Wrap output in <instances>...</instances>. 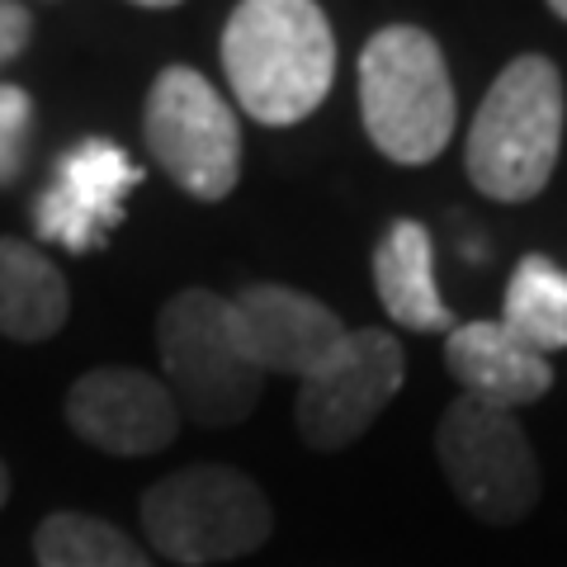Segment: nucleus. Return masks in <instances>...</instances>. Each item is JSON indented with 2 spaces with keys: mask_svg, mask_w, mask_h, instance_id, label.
<instances>
[{
  "mask_svg": "<svg viewBox=\"0 0 567 567\" xmlns=\"http://www.w3.org/2000/svg\"><path fill=\"white\" fill-rule=\"evenodd\" d=\"M406 354L393 331L383 327H360L350 331L341 350L317 369V374L298 379V402H293V425L312 450H346L354 445L379 412L402 388Z\"/></svg>",
  "mask_w": 567,
  "mask_h": 567,
  "instance_id": "nucleus-8",
  "label": "nucleus"
},
{
  "mask_svg": "<svg viewBox=\"0 0 567 567\" xmlns=\"http://www.w3.org/2000/svg\"><path fill=\"white\" fill-rule=\"evenodd\" d=\"M445 369L464 388V398L506 406V412H516L525 402H539L554 388L548 354L525 346L502 322H458L445 341Z\"/></svg>",
  "mask_w": 567,
  "mask_h": 567,
  "instance_id": "nucleus-12",
  "label": "nucleus"
},
{
  "mask_svg": "<svg viewBox=\"0 0 567 567\" xmlns=\"http://www.w3.org/2000/svg\"><path fill=\"white\" fill-rule=\"evenodd\" d=\"M71 289L66 275L39 246L0 237V336L24 346L52 341L66 327Z\"/></svg>",
  "mask_w": 567,
  "mask_h": 567,
  "instance_id": "nucleus-14",
  "label": "nucleus"
},
{
  "mask_svg": "<svg viewBox=\"0 0 567 567\" xmlns=\"http://www.w3.org/2000/svg\"><path fill=\"white\" fill-rule=\"evenodd\" d=\"M142 133L175 185L189 199L218 204L241 181V123L213 81L194 66H166L147 91Z\"/></svg>",
  "mask_w": 567,
  "mask_h": 567,
  "instance_id": "nucleus-6",
  "label": "nucleus"
},
{
  "mask_svg": "<svg viewBox=\"0 0 567 567\" xmlns=\"http://www.w3.org/2000/svg\"><path fill=\"white\" fill-rule=\"evenodd\" d=\"M360 114L369 142L398 166H425L450 147L458 100L445 52L416 24H388L360 52Z\"/></svg>",
  "mask_w": 567,
  "mask_h": 567,
  "instance_id": "nucleus-3",
  "label": "nucleus"
},
{
  "mask_svg": "<svg viewBox=\"0 0 567 567\" xmlns=\"http://www.w3.org/2000/svg\"><path fill=\"white\" fill-rule=\"evenodd\" d=\"M142 166L110 137H85L62 152L52 171L48 194L33 208V227L52 246H66L76 256L100 251L123 223V199L137 189Z\"/></svg>",
  "mask_w": 567,
  "mask_h": 567,
  "instance_id": "nucleus-9",
  "label": "nucleus"
},
{
  "mask_svg": "<svg viewBox=\"0 0 567 567\" xmlns=\"http://www.w3.org/2000/svg\"><path fill=\"white\" fill-rule=\"evenodd\" d=\"M563 76L548 58L511 62L477 104L464 166L477 194L496 204H525L544 194L563 147Z\"/></svg>",
  "mask_w": 567,
  "mask_h": 567,
  "instance_id": "nucleus-2",
  "label": "nucleus"
},
{
  "mask_svg": "<svg viewBox=\"0 0 567 567\" xmlns=\"http://www.w3.org/2000/svg\"><path fill=\"white\" fill-rule=\"evenodd\" d=\"M133 6H147V10H171V6H181V0H133Z\"/></svg>",
  "mask_w": 567,
  "mask_h": 567,
  "instance_id": "nucleus-19",
  "label": "nucleus"
},
{
  "mask_svg": "<svg viewBox=\"0 0 567 567\" xmlns=\"http://www.w3.org/2000/svg\"><path fill=\"white\" fill-rule=\"evenodd\" d=\"M374 289L383 312L412 331H454V312L435 284V246L416 218H398L374 246Z\"/></svg>",
  "mask_w": 567,
  "mask_h": 567,
  "instance_id": "nucleus-13",
  "label": "nucleus"
},
{
  "mask_svg": "<svg viewBox=\"0 0 567 567\" xmlns=\"http://www.w3.org/2000/svg\"><path fill=\"white\" fill-rule=\"evenodd\" d=\"M10 502V473H6V464H0V506Z\"/></svg>",
  "mask_w": 567,
  "mask_h": 567,
  "instance_id": "nucleus-20",
  "label": "nucleus"
},
{
  "mask_svg": "<svg viewBox=\"0 0 567 567\" xmlns=\"http://www.w3.org/2000/svg\"><path fill=\"white\" fill-rule=\"evenodd\" d=\"M233 312L246 350L265 374L308 379L350 336V327L322 298L289 289V284H251L233 298Z\"/></svg>",
  "mask_w": 567,
  "mask_h": 567,
  "instance_id": "nucleus-11",
  "label": "nucleus"
},
{
  "mask_svg": "<svg viewBox=\"0 0 567 567\" xmlns=\"http://www.w3.org/2000/svg\"><path fill=\"white\" fill-rule=\"evenodd\" d=\"M502 327L539 354L567 350V270L548 256H525L506 284Z\"/></svg>",
  "mask_w": 567,
  "mask_h": 567,
  "instance_id": "nucleus-15",
  "label": "nucleus"
},
{
  "mask_svg": "<svg viewBox=\"0 0 567 567\" xmlns=\"http://www.w3.org/2000/svg\"><path fill=\"white\" fill-rule=\"evenodd\" d=\"M548 10H554L558 20H567V0H548Z\"/></svg>",
  "mask_w": 567,
  "mask_h": 567,
  "instance_id": "nucleus-21",
  "label": "nucleus"
},
{
  "mask_svg": "<svg viewBox=\"0 0 567 567\" xmlns=\"http://www.w3.org/2000/svg\"><path fill=\"white\" fill-rule=\"evenodd\" d=\"M227 85L265 128L322 110L336 81V39L317 0H241L223 29Z\"/></svg>",
  "mask_w": 567,
  "mask_h": 567,
  "instance_id": "nucleus-1",
  "label": "nucleus"
},
{
  "mask_svg": "<svg viewBox=\"0 0 567 567\" xmlns=\"http://www.w3.org/2000/svg\"><path fill=\"white\" fill-rule=\"evenodd\" d=\"M29 133H33V100L24 85L0 81V189L20 181L24 156H29Z\"/></svg>",
  "mask_w": 567,
  "mask_h": 567,
  "instance_id": "nucleus-17",
  "label": "nucleus"
},
{
  "mask_svg": "<svg viewBox=\"0 0 567 567\" xmlns=\"http://www.w3.org/2000/svg\"><path fill=\"white\" fill-rule=\"evenodd\" d=\"M166 388L181 416L199 425H237L260 402L265 369L251 360L233 298L208 289H181L156 317Z\"/></svg>",
  "mask_w": 567,
  "mask_h": 567,
  "instance_id": "nucleus-4",
  "label": "nucleus"
},
{
  "mask_svg": "<svg viewBox=\"0 0 567 567\" xmlns=\"http://www.w3.org/2000/svg\"><path fill=\"white\" fill-rule=\"evenodd\" d=\"M66 425L104 454L137 458L171 445L181 431V406L162 379L142 374V369L104 364L71 383Z\"/></svg>",
  "mask_w": 567,
  "mask_h": 567,
  "instance_id": "nucleus-10",
  "label": "nucleus"
},
{
  "mask_svg": "<svg viewBox=\"0 0 567 567\" xmlns=\"http://www.w3.org/2000/svg\"><path fill=\"white\" fill-rule=\"evenodd\" d=\"M142 529L156 554L185 567L233 563L270 539L275 511L241 468L194 464L142 492Z\"/></svg>",
  "mask_w": 567,
  "mask_h": 567,
  "instance_id": "nucleus-5",
  "label": "nucleus"
},
{
  "mask_svg": "<svg viewBox=\"0 0 567 567\" xmlns=\"http://www.w3.org/2000/svg\"><path fill=\"white\" fill-rule=\"evenodd\" d=\"M435 454L454 496L477 520L516 525L539 506V464L516 412L477 398L450 402L435 431Z\"/></svg>",
  "mask_w": 567,
  "mask_h": 567,
  "instance_id": "nucleus-7",
  "label": "nucleus"
},
{
  "mask_svg": "<svg viewBox=\"0 0 567 567\" xmlns=\"http://www.w3.org/2000/svg\"><path fill=\"white\" fill-rule=\"evenodd\" d=\"M39 567H152V558L118 525L81 511H58L33 535Z\"/></svg>",
  "mask_w": 567,
  "mask_h": 567,
  "instance_id": "nucleus-16",
  "label": "nucleus"
},
{
  "mask_svg": "<svg viewBox=\"0 0 567 567\" xmlns=\"http://www.w3.org/2000/svg\"><path fill=\"white\" fill-rule=\"evenodd\" d=\"M29 33H33L29 10L20 0H0V66H10L29 48Z\"/></svg>",
  "mask_w": 567,
  "mask_h": 567,
  "instance_id": "nucleus-18",
  "label": "nucleus"
}]
</instances>
